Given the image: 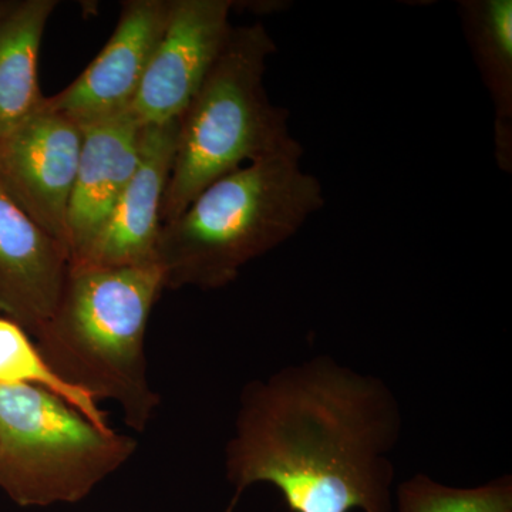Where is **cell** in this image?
<instances>
[{"label":"cell","instance_id":"cell-3","mask_svg":"<svg viewBox=\"0 0 512 512\" xmlns=\"http://www.w3.org/2000/svg\"><path fill=\"white\" fill-rule=\"evenodd\" d=\"M163 291L157 264H70L56 311L36 338L60 379L116 403L136 431L147 429L160 404L148 379L146 330Z\"/></svg>","mask_w":512,"mask_h":512},{"label":"cell","instance_id":"cell-8","mask_svg":"<svg viewBox=\"0 0 512 512\" xmlns=\"http://www.w3.org/2000/svg\"><path fill=\"white\" fill-rule=\"evenodd\" d=\"M171 0H128L109 42L62 92L46 97V109L80 126L130 109L154 50L163 36Z\"/></svg>","mask_w":512,"mask_h":512},{"label":"cell","instance_id":"cell-13","mask_svg":"<svg viewBox=\"0 0 512 512\" xmlns=\"http://www.w3.org/2000/svg\"><path fill=\"white\" fill-rule=\"evenodd\" d=\"M461 28L494 110V157L512 171V0H461Z\"/></svg>","mask_w":512,"mask_h":512},{"label":"cell","instance_id":"cell-7","mask_svg":"<svg viewBox=\"0 0 512 512\" xmlns=\"http://www.w3.org/2000/svg\"><path fill=\"white\" fill-rule=\"evenodd\" d=\"M232 10L234 0H171L163 36L128 109L141 126L180 119L231 35Z\"/></svg>","mask_w":512,"mask_h":512},{"label":"cell","instance_id":"cell-5","mask_svg":"<svg viewBox=\"0 0 512 512\" xmlns=\"http://www.w3.org/2000/svg\"><path fill=\"white\" fill-rule=\"evenodd\" d=\"M136 448L55 394L0 384V488L22 507L79 503Z\"/></svg>","mask_w":512,"mask_h":512},{"label":"cell","instance_id":"cell-10","mask_svg":"<svg viewBox=\"0 0 512 512\" xmlns=\"http://www.w3.org/2000/svg\"><path fill=\"white\" fill-rule=\"evenodd\" d=\"M67 249L43 231L0 188V313L39 336L69 274Z\"/></svg>","mask_w":512,"mask_h":512},{"label":"cell","instance_id":"cell-14","mask_svg":"<svg viewBox=\"0 0 512 512\" xmlns=\"http://www.w3.org/2000/svg\"><path fill=\"white\" fill-rule=\"evenodd\" d=\"M0 384L39 387L70 404L100 429H111L99 402L60 379L33 345L28 332L6 318H0Z\"/></svg>","mask_w":512,"mask_h":512},{"label":"cell","instance_id":"cell-9","mask_svg":"<svg viewBox=\"0 0 512 512\" xmlns=\"http://www.w3.org/2000/svg\"><path fill=\"white\" fill-rule=\"evenodd\" d=\"M177 138L178 120L143 127L136 171L89 252L76 264H156L163 228L161 211L173 170Z\"/></svg>","mask_w":512,"mask_h":512},{"label":"cell","instance_id":"cell-4","mask_svg":"<svg viewBox=\"0 0 512 512\" xmlns=\"http://www.w3.org/2000/svg\"><path fill=\"white\" fill-rule=\"evenodd\" d=\"M276 45L262 23L232 28L200 90L178 119L177 150L161 211L168 224L205 187L261 158L303 150L265 72Z\"/></svg>","mask_w":512,"mask_h":512},{"label":"cell","instance_id":"cell-11","mask_svg":"<svg viewBox=\"0 0 512 512\" xmlns=\"http://www.w3.org/2000/svg\"><path fill=\"white\" fill-rule=\"evenodd\" d=\"M70 198V264L82 261L136 171L143 126L130 111L84 124Z\"/></svg>","mask_w":512,"mask_h":512},{"label":"cell","instance_id":"cell-15","mask_svg":"<svg viewBox=\"0 0 512 512\" xmlns=\"http://www.w3.org/2000/svg\"><path fill=\"white\" fill-rule=\"evenodd\" d=\"M397 505L399 512H512V477L458 488L416 474L397 488Z\"/></svg>","mask_w":512,"mask_h":512},{"label":"cell","instance_id":"cell-1","mask_svg":"<svg viewBox=\"0 0 512 512\" xmlns=\"http://www.w3.org/2000/svg\"><path fill=\"white\" fill-rule=\"evenodd\" d=\"M400 404L382 379L329 356L245 384L225 473L227 512L271 484L292 512H392Z\"/></svg>","mask_w":512,"mask_h":512},{"label":"cell","instance_id":"cell-12","mask_svg":"<svg viewBox=\"0 0 512 512\" xmlns=\"http://www.w3.org/2000/svg\"><path fill=\"white\" fill-rule=\"evenodd\" d=\"M57 0H10L0 15V140L45 106L39 57Z\"/></svg>","mask_w":512,"mask_h":512},{"label":"cell","instance_id":"cell-2","mask_svg":"<svg viewBox=\"0 0 512 512\" xmlns=\"http://www.w3.org/2000/svg\"><path fill=\"white\" fill-rule=\"evenodd\" d=\"M302 157L303 150L286 151L242 165L164 224L156 264L165 289L225 288L245 266L295 237L326 202Z\"/></svg>","mask_w":512,"mask_h":512},{"label":"cell","instance_id":"cell-6","mask_svg":"<svg viewBox=\"0 0 512 512\" xmlns=\"http://www.w3.org/2000/svg\"><path fill=\"white\" fill-rule=\"evenodd\" d=\"M82 141L80 124L45 106L0 140V188L67 252Z\"/></svg>","mask_w":512,"mask_h":512},{"label":"cell","instance_id":"cell-16","mask_svg":"<svg viewBox=\"0 0 512 512\" xmlns=\"http://www.w3.org/2000/svg\"><path fill=\"white\" fill-rule=\"evenodd\" d=\"M10 0H0V15L8 8Z\"/></svg>","mask_w":512,"mask_h":512}]
</instances>
